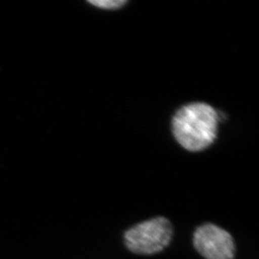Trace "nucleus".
I'll return each mask as SVG.
<instances>
[{
    "instance_id": "f257e3e1",
    "label": "nucleus",
    "mask_w": 259,
    "mask_h": 259,
    "mask_svg": "<svg viewBox=\"0 0 259 259\" xmlns=\"http://www.w3.org/2000/svg\"><path fill=\"white\" fill-rule=\"evenodd\" d=\"M218 114L204 103H190L176 112L172 122L174 136L189 151L198 152L212 144L218 132Z\"/></svg>"
},
{
    "instance_id": "20e7f679",
    "label": "nucleus",
    "mask_w": 259,
    "mask_h": 259,
    "mask_svg": "<svg viewBox=\"0 0 259 259\" xmlns=\"http://www.w3.org/2000/svg\"><path fill=\"white\" fill-rule=\"evenodd\" d=\"M90 4L95 5L96 7L106 10H117L122 7L126 4V1L123 0H103V1H89Z\"/></svg>"
},
{
    "instance_id": "7ed1b4c3",
    "label": "nucleus",
    "mask_w": 259,
    "mask_h": 259,
    "mask_svg": "<svg viewBox=\"0 0 259 259\" xmlns=\"http://www.w3.org/2000/svg\"><path fill=\"white\" fill-rule=\"evenodd\" d=\"M193 245L205 259H233L235 257L236 246L232 235L213 223H204L196 228Z\"/></svg>"
},
{
    "instance_id": "f03ea898",
    "label": "nucleus",
    "mask_w": 259,
    "mask_h": 259,
    "mask_svg": "<svg viewBox=\"0 0 259 259\" xmlns=\"http://www.w3.org/2000/svg\"><path fill=\"white\" fill-rule=\"evenodd\" d=\"M173 227L164 217L144 221L124 233L127 249L140 255H153L166 248L171 242Z\"/></svg>"
}]
</instances>
